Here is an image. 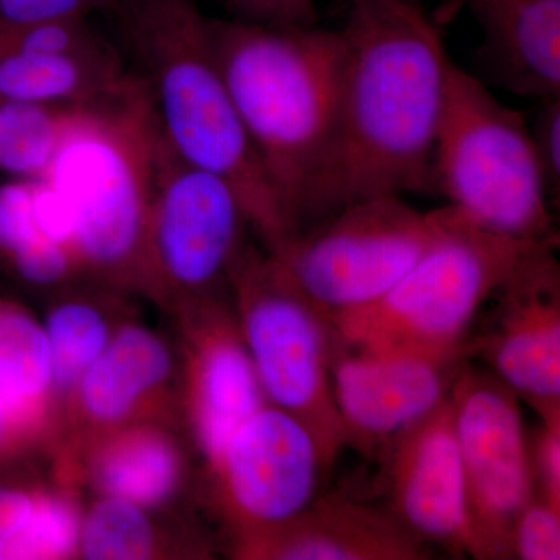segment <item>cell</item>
<instances>
[{
  "mask_svg": "<svg viewBox=\"0 0 560 560\" xmlns=\"http://www.w3.org/2000/svg\"><path fill=\"white\" fill-rule=\"evenodd\" d=\"M329 215L378 195L434 190L452 61L415 0H348ZM327 215V217H329Z\"/></svg>",
  "mask_w": 560,
  "mask_h": 560,
  "instance_id": "6da1fadb",
  "label": "cell"
},
{
  "mask_svg": "<svg viewBox=\"0 0 560 560\" xmlns=\"http://www.w3.org/2000/svg\"><path fill=\"white\" fill-rule=\"evenodd\" d=\"M209 32L290 235L326 219L340 130V32L234 18H209Z\"/></svg>",
  "mask_w": 560,
  "mask_h": 560,
  "instance_id": "7a4b0ae2",
  "label": "cell"
},
{
  "mask_svg": "<svg viewBox=\"0 0 560 560\" xmlns=\"http://www.w3.org/2000/svg\"><path fill=\"white\" fill-rule=\"evenodd\" d=\"M102 7L116 20L172 149L226 179L261 245L278 249L289 226L235 109L197 0H103Z\"/></svg>",
  "mask_w": 560,
  "mask_h": 560,
  "instance_id": "3957f363",
  "label": "cell"
},
{
  "mask_svg": "<svg viewBox=\"0 0 560 560\" xmlns=\"http://www.w3.org/2000/svg\"><path fill=\"white\" fill-rule=\"evenodd\" d=\"M161 135L149 86L136 72L81 108L46 180L69 210L84 279L143 293Z\"/></svg>",
  "mask_w": 560,
  "mask_h": 560,
  "instance_id": "277c9868",
  "label": "cell"
},
{
  "mask_svg": "<svg viewBox=\"0 0 560 560\" xmlns=\"http://www.w3.org/2000/svg\"><path fill=\"white\" fill-rule=\"evenodd\" d=\"M444 210V226L410 270L378 300L330 319L342 345L464 355L490 298L533 250L558 243L501 237Z\"/></svg>",
  "mask_w": 560,
  "mask_h": 560,
  "instance_id": "5b68a950",
  "label": "cell"
},
{
  "mask_svg": "<svg viewBox=\"0 0 560 560\" xmlns=\"http://www.w3.org/2000/svg\"><path fill=\"white\" fill-rule=\"evenodd\" d=\"M434 190L482 231L558 242L528 121L452 62L433 160Z\"/></svg>",
  "mask_w": 560,
  "mask_h": 560,
  "instance_id": "8992f818",
  "label": "cell"
},
{
  "mask_svg": "<svg viewBox=\"0 0 560 560\" xmlns=\"http://www.w3.org/2000/svg\"><path fill=\"white\" fill-rule=\"evenodd\" d=\"M231 300L265 399L312 431L330 467L346 447L331 393L334 324L264 245L243 249L231 272Z\"/></svg>",
  "mask_w": 560,
  "mask_h": 560,
  "instance_id": "52a82bcc",
  "label": "cell"
},
{
  "mask_svg": "<svg viewBox=\"0 0 560 560\" xmlns=\"http://www.w3.org/2000/svg\"><path fill=\"white\" fill-rule=\"evenodd\" d=\"M444 220V208L420 212L399 195H378L294 232L271 253L331 319L383 296L429 248Z\"/></svg>",
  "mask_w": 560,
  "mask_h": 560,
  "instance_id": "ba28073f",
  "label": "cell"
},
{
  "mask_svg": "<svg viewBox=\"0 0 560 560\" xmlns=\"http://www.w3.org/2000/svg\"><path fill=\"white\" fill-rule=\"evenodd\" d=\"M250 226L234 187L183 160L161 135L143 294L165 307L231 296V272Z\"/></svg>",
  "mask_w": 560,
  "mask_h": 560,
  "instance_id": "9c48e42d",
  "label": "cell"
},
{
  "mask_svg": "<svg viewBox=\"0 0 560 560\" xmlns=\"http://www.w3.org/2000/svg\"><path fill=\"white\" fill-rule=\"evenodd\" d=\"M448 400L474 559H511L512 523L537 493L517 396L492 372L466 360Z\"/></svg>",
  "mask_w": 560,
  "mask_h": 560,
  "instance_id": "30bf717a",
  "label": "cell"
},
{
  "mask_svg": "<svg viewBox=\"0 0 560 560\" xmlns=\"http://www.w3.org/2000/svg\"><path fill=\"white\" fill-rule=\"evenodd\" d=\"M329 469L300 419L267 404L232 433L210 469L231 540L290 521L319 495Z\"/></svg>",
  "mask_w": 560,
  "mask_h": 560,
  "instance_id": "8fae6325",
  "label": "cell"
},
{
  "mask_svg": "<svg viewBox=\"0 0 560 560\" xmlns=\"http://www.w3.org/2000/svg\"><path fill=\"white\" fill-rule=\"evenodd\" d=\"M558 243L541 245L490 298L481 330L464 345L537 412L560 411V267Z\"/></svg>",
  "mask_w": 560,
  "mask_h": 560,
  "instance_id": "7c38bea8",
  "label": "cell"
},
{
  "mask_svg": "<svg viewBox=\"0 0 560 560\" xmlns=\"http://www.w3.org/2000/svg\"><path fill=\"white\" fill-rule=\"evenodd\" d=\"M466 357L416 350H363L338 340L331 393L346 447L381 458L397 438L447 399Z\"/></svg>",
  "mask_w": 560,
  "mask_h": 560,
  "instance_id": "4fadbf2b",
  "label": "cell"
},
{
  "mask_svg": "<svg viewBox=\"0 0 560 560\" xmlns=\"http://www.w3.org/2000/svg\"><path fill=\"white\" fill-rule=\"evenodd\" d=\"M179 326L180 412L206 467L265 399L231 296L187 302Z\"/></svg>",
  "mask_w": 560,
  "mask_h": 560,
  "instance_id": "5bb4252c",
  "label": "cell"
},
{
  "mask_svg": "<svg viewBox=\"0 0 560 560\" xmlns=\"http://www.w3.org/2000/svg\"><path fill=\"white\" fill-rule=\"evenodd\" d=\"M378 459L385 471V510L430 550L440 547L456 558H474L448 397Z\"/></svg>",
  "mask_w": 560,
  "mask_h": 560,
  "instance_id": "9a60e30c",
  "label": "cell"
},
{
  "mask_svg": "<svg viewBox=\"0 0 560 560\" xmlns=\"http://www.w3.org/2000/svg\"><path fill=\"white\" fill-rule=\"evenodd\" d=\"M178 364V355L161 334L124 320L66 401L60 430H68V440L62 451L128 423H167Z\"/></svg>",
  "mask_w": 560,
  "mask_h": 560,
  "instance_id": "2e32d148",
  "label": "cell"
},
{
  "mask_svg": "<svg viewBox=\"0 0 560 560\" xmlns=\"http://www.w3.org/2000/svg\"><path fill=\"white\" fill-rule=\"evenodd\" d=\"M86 16L11 28L0 51V101L88 106L131 75Z\"/></svg>",
  "mask_w": 560,
  "mask_h": 560,
  "instance_id": "e0dca14e",
  "label": "cell"
},
{
  "mask_svg": "<svg viewBox=\"0 0 560 560\" xmlns=\"http://www.w3.org/2000/svg\"><path fill=\"white\" fill-rule=\"evenodd\" d=\"M243 560H425L433 558L385 508L319 493L290 521L231 540Z\"/></svg>",
  "mask_w": 560,
  "mask_h": 560,
  "instance_id": "ac0fdd59",
  "label": "cell"
},
{
  "mask_svg": "<svg viewBox=\"0 0 560 560\" xmlns=\"http://www.w3.org/2000/svg\"><path fill=\"white\" fill-rule=\"evenodd\" d=\"M66 475H81L98 495L131 501L150 511L178 497L189 460L183 445L156 420L128 423L65 448Z\"/></svg>",
  "mask_w": 560,
  "mask_h": 560,
  "instance_id": "d6986e66",
  "label": "cell"
},
{
  "mask_svg": "<svg viewBox=\"0 0 560 560\" xmlns=\"http://www.w3.org/2000/svg\"><path fill=\"white\" fill-rule=\"evenodd\" d=\"M480 27L478 58L518 97H560V0H467Z\"/></svg>",
  "mask_w": 560,
  "mask_h": 560,
  "instance_id": "ffe728a7",
  "label": "cell"
},
{
  "mask_svg": "<svg viewBox=\"0 0 560 560\" xmlns=\"http://www.w3.org/2000/svg\"><path fill=\"white\" fill-rule=\"evenodd\" d=\"M0 400L10 434L38 438L60 425L46 330L18 305L0 302Z\"/></svg>",
  "mask_w": 560,
  "mask_h": 560,
  "instance_id": "44dd1931",
  "label": "cell"
},
{
  "mask_svg": "<svg viewBox=\"0 0 560 560\" xmlns=\"http://www.w3.org/2000/svg\"><path fill=\"white\" fill-rule=\"evenodd\" d=\"M90 280L86 289L65 287L50 305L43 326L49 340L58 420L77 383L108 346L121 323L110 315L127 291ZM60 431V425H58Z\"/></svg>",
  "mask_w": 560,
  "mask_h": 560,
  "instance_id": "7402d4cb",
  "label": "cell"
},
{
  "mask_svg": "<svg viewBox=\"0 0 560 560\" xmlns=\"http://www.w3.org/2000/svg\"><path fill=\"white\" fill-rule=\"evenodd\" d=\"M40 180L16 179L0 187V253L25 282L61 290L83 278L70 246L54 241L40 224Z\"/></svg>",
  "mask_w": 560,
  "mask_h": 560,
  "instance_id": "603a6c76",
  "label": "cell"
},
{
  "mask_svg": "<svg viewBox=\"0 0 560 560\" xmlns=\"http://www.w3.org/2000/svg\"><path fill=\"white\" fill-rule=\"evenodd\" d=\"M81 108L0 101V172L46 180Z\"/></svg>",
  "mask_w": 560,
  "mask_h": 560,
  "instance_id": "cb8c5ba5",
  "label": "cell"
},
{
  "mask_svg": "<svg viewBox=\"0 0 560 560\" xmlns=\"http://www.w3.org/2000/svg\"><path fill=\"white\" fill-rule=\"evenodd\" d=\"M164 529L153 511L116 497L98 495L84 511L79 558L145 560L167 556Z\"/></svg>",
  "mask_w": 560,
  "mask_h": 560,
  "instance_id": "d4e9b609",
  "label": "cell"
},
{
  "mask_svg": "<svg viewBox=\"0 0 560 560\" xmlns=\"http://www.w3.org/2000/svg\"><path fill=\"white\" fill-rule=\"evenodd\" d=\"M84 511L68 482L60 488L38 489L27 529L11 552L16 560L79 558Z\"/></svg>",
  "mask_w": 560,
  "mask_h": 560,
  "instance_id": "484cf974",
  "label": "cell"
},
{
  "mask_svg": "<svg viewBox=\"0 0 560 560\" xmlns=\"http://www.w3.org/2000/svg\"><path fill=\"white\" fill-rule=\"evenodd\" d=\"M511 559H560V510L534 495L512 523Z\"/></svg>",
  "mask_w": 560,
  "mask_h": 560,
  "instance_id": "4316f807",
  "label": "cell"
},
{
  "mask_svg": "<svg viewBox=\"0 0 560 560\" xmlns=\"http://www.w3.org/2000/svg\"><path fill=\"white\" fill-rule=\"evenodd\" d=\"M530 466L537 495L560 510V411L540 416V427L529 440Z\"/></svg>",
  "mask_w": 560,
  "mask_h": 560,
  "instance_id": "83f0119b",
  "label": "cell"
},
{
  "mask_svg": "<svg viewBox=\"0 0 560 560\" xmlns=\"http://www.w3.org/2000/svg\"><path fill=\"white\" fill-rule=\"evenodd\" d=\"M539 103L528 127L552 202L559 200L560 194V97L545 98Z\"/></svg>",
  "mask_w": 560,
  "mask_h": 560,
  "instance_id": "f1b7e54d",
  "label": "cell"
},
{
  "mask_svg": "<svg viewBox=\"0 0 560 560\" xmlns=\"http://www.w3.org/2000/svg\"><path fill=\"white\" fill-rule=\"evenodd\" d=\"M224 3L238 21L280 27L318 24L316 0H224Z\"/></svg>",
  "mask_w": 560,
  "mask_h": 560,
  "instance_id": "f546056e",
  "label": "cell"
},
{
  "mask_svg": "<svg viewBox=\"0 0 560 560\" xmlns=\"http://www.w3.org/2000/svg\"><path fill=\"white\" fill-rule=\"evenodd\" d=\"M103 0H0V25L18 28L57 18L86 16Z\"/></svg>",
  "mask_w": 560,
  "mask_h": 560,
  "instance_id": "4dcf8cb0",
  "label": "cell"
},
{
  "mask_svg": "<svg viewBox=\"0 0 560 560\" xmlns=\"http://www.w3.org/2000/svg\"><path fill=\"white\" fill-rule=\"evenodd\" d=\"M38 490L3 488L0 486V559L11 552L27 529L36 506Z\"/></svg>",
  "mask_w": 560,
  "mask_h": 560,
  "instance_id": "1f68e13d",
  "label": "cell"
},
{
  "mask_svg": "<svg viewBox=\"0 0 560 560\" xmlns=\"http://www.w3.org/2000/svg\"><path fill=\"white\" fill-rule=\"evenodd\" d=\"M9 422H7L5 410H3L2 400H0V444L5 441V438L9 436Z\"/></svg>",
  "mask_w": 560,
  "mask_h": 560,
  "instance_id": "d6a6232c",
  "label": "cell"
},
{
  "mask_svg": "<svg viewBox=\"0 0 560 560\" xmlns=\"http://www.w3.org/2000/svg\"><path fill=\"white\" fill-rule=\"evenodd\" d=\"M10 27H5V25H0V51H2L3 46H5L7 39H9Z\"/></svg>",
  "mask_w": 560,
  "mask_h": 560,
  "instance_id": "836d02e7",
  "label": "cell"
},
{
  "mask_svg": "<svg viewBox=\"0 0 560 560\" xmlns=\"http://www.w3.org/2000/svg\"><path fill=\"white\" fill-rule=\"evenodd\" d=\"M415 2H420V0H415Z\"/></svg>",
  "mask_w": 560,
  "mask_h": 560,
  "instance_id": "e575fe53",
  "label": "cell"
}]
</instances>
